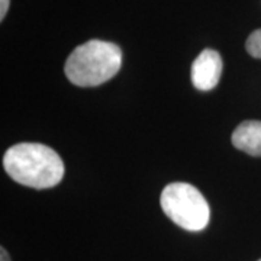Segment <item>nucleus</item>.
<instances>
[{
	"instance_id": "1",
	"label": "nucleus",
	"mask_w": 261,
	"mask_h": 261,
	"mask_svg": "<svg viewBox=\"0 0 261 261\" xmlns=\"http://www.w3.org/2000/svg\"><path fill=\"white\" fill-rule=\"evenodd\" d=\"M3 167L16 183L34 189L57 186L64 177V163L53 148L38 142H20L3 157Z\"/></svg>"
},
{
	"instance_id": "2",
	"label": "nucleus",
	"mask_w": 261,
	"mask_h": 261,
	"mask_svg": "<svg viewBox=\"0 0 261 261\" xmlns=\"http://www.w3.org/2000/svg\"><path fill=\"white\" fill-rule=\"evenodd\" d=\"M122 65V51L113 42L92 39L75 48L67 58V79L80 87H94L118 74Z\"/></svg>"
},
{
	"instance_id": "3",
	"label": "nucleus",
	"mask_w": 261,
	"mask_h": 261,
	"mask_svg": "<svg viewBox=\"0 0 261 261\" xmlns=\"http://www.w3.org/2000/svg\"><path fill=\"white\" fill-rule=\"evenodd\" d=\"M160 203L168 218L186 231H202L211 219V209L203 195L189 183H171L164 187Z\"/></svg>"
},
{
	"instance_id": "4",
	"label": "nucleus",
	"mask_w": 261,
	"mask_h": 261,
	"mask_svg": "<svg viewBox=\"0 0 261 261\" xmlns=\"http://www.w3.org/2000/svg\"><path fill=\"white\" fill-rule=\"evenodd\" d=\"M222 74V58L215 49H203L192 64V83L197 90L209 92L215 89Z\"/></svg>"
},
{
	"instance_id": "5",
	"label": "nucleus",
	"mask_w": 261,
	"mask_h": 261,
	"mask_svg": "<svg viewBox=\"0 0 261 261\" xmlns=\"http://www.w3.org/2000/svg\"><path fill=\"white\" fill-rule=\"evenodd\" d=\"M233 147L252 157H261V122L245 121L232 134Z\"/></svg>"
},
{
	"instance_id": "6",
	"label": "nucleus",
	"mask_w": 261,
	"mask_h": 261,
	"mask_svg": "<svg viewBox=\"0 0 261 261\" xmlns=\"http://www.w3.org/2000/svg\"><path fill=\"white\" fill-rule=\"evenodd\" d=\"M245 48H247L250 56L261 60V29L254 31L248 37L247 42H245Z\"/></svg>"
},
{
	"instance_id": "7",
	"label": "nucleus",
	"mask_w": 261,
	"mask_h": 261,
	"mask_svg": "<svg viewBox=\"0 0 261 261\" xmlns=\"http://www.w3.org/2000/svg\"><path fill=\"white\" fill-rule=\"evenodd\" d=\"M10 0H0V20H3L9 10Z\"/></svg>"
},
{
	"instance_id": "8",
	"label": "nucleus",
	"mask_w": 261,
	"mask_h": 261,
	"mask_svg": "<svg viewBox=\"0 0 261 261\" xmlns=\"http://www.w3.org/2000/svg\"><path fill=\"white\" fill-rule=\"evenodd\" d=\"M0 261H10V257H9V252L6 251L3 247L0 248Z\"/></svg>"
},
{
	"instance_id": "9",
	"label": "nucleus",
	"mask_w": 261,
	"mask_h": 261,
	"mask_svg": "<svg viewBox=\"0 0 261 261\" xmlns=\"http://www.w3.org/2000/svg\"><path fill=\"white\" fill-rule=\"evenodd\" d=\"M258 261H261V260H258Z\"/></svg>"
}]
</instances>
